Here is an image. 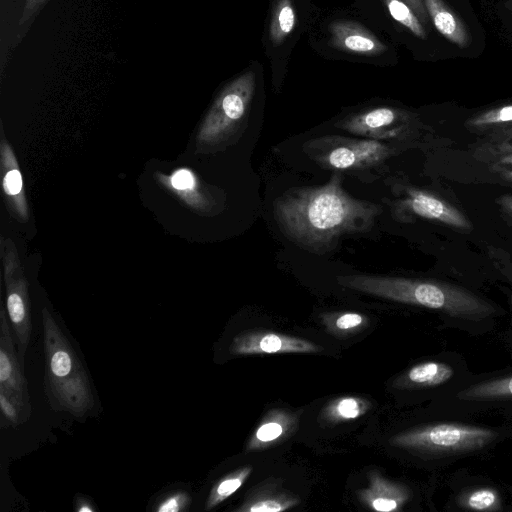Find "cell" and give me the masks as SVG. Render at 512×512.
Returning <instances> with one entry per match:
<instances>
[{
	"label": "cell",
	"mask_w": 512,
	"mask_h": 512,
	"mask_svg": "<svg viewBox=\"0 0 512 512\" xmlns=\"http://www.w3.org/2000/svg\"><path fill=\"white\" fill-rule=\"evenodd\" d=\"M313 148L318 150L314 154L318 162L338 170L366 168L380 164L390 153L389 147L375 139L325 137L317 139Z\"/></svg>",
	"instance_id": "52a82bcc"
},
{
	"label": "cell",
	"mask_w": 512,
	"mask_h": 512,
	"mask_svg": "<svg viewBox=\"0 0 512 512\" xmlns=\"http://www.w3.org/2000/svg\"><path fill=\"white\" fill-rule=\"evenodd\" d=\"M298 503V499L285 493H264L244 502L238 512H281Z\"/></svg>",
	"instance_id": "cb8c5ba5"
},
{
	"label": "cell",
	"mask_w": 512,
	"mask_h": 512,
	"mask_svg": "<svg viewBox=\"0 0 512 512\" xmlns=\"http://www.w3.org/2000/svg\"><path fill=\"white\" fill-rule=\"evenodd\" d=\"M76 510L78 512H93L95 508L85 497H77L76 499Z\"/></svg>",
	"instance_id": "d6a6232c"
},
{
	"label": "cell",
	"mask_w": 512,
	"mask_h": 512,
	"mask_svg": "<svg viewBox=\"0 0 512 512\" xmlns=\"http://www.w3.org/2000/svg\"><path fill=\"white\" fill-rule=\"evenodd\" d=\"M498 504V495L495 490L481 488L468 495L465 505L473 510L487 511L495 509Z\"/></svg>",
	"instance_id": "4316f807"
},
{
	"label": "cell",
	"mask_w": 512,
	"mask_h": 512,
	"mask_svg": "<svg viewBox=\"0 0 512 512\" xmlns=\"http://www.w3.org/2000/svg\"><path fill=\"white\" fill-rule=\"evenodd\" d=\"M320 347L308 340L270 331H246L235 336L229 351L232 355L316 353Z\"/></svg>",
	"instance_id": "ba28073f"
},
{
	"label": "cell",
	"mask_w": 512,
	"mask_h": 512,
	"mask_svg": "<svg viewBox=\"0 0 512 512\" xmlns=\"http://www.w3.org/2000/svg\"><path fill=\"white\" fill-rule=\"evenodd\" d=\"M407 119V114L401 110L379 107L343 120L340 127L375 140L390 139L404 132Z\"/></svg>",
	"instance_id": "30bf717a"
},
{
	"label": "cell",
	"mask_w": 512,
	"mask_h": 512,
	"mask_svg": "<svg viewBox=\"0 0 512 512\" xmlns=\"http://www.w3.org/2000/svg\"><path fill=\"white\" fill-rule=\"evenodd\" d=\"M391 17L410 30L420 39L426 38V31L416 13L403 0H382Z\"/></svg>",
	"instance_id": "d4e9b609"
},
{
	"label": "cell",
	"mask_w": 512,
	"mask_h": 512,
	"mask_svg": "<svg viewBox=\"0 0 512 512\" xmlns=\"http://www.w3.org/2000/svg\"><path fill=\"white\" fill-rule=\"evenodd\" d=\"M460 397L469 400L512 398V376L470 386L460 393Z\"/></svg>",
	"instance_id": "603a6c76"
},
{
	"label": "cell",
	"mask_w": 512,
	"mask_h": 512,
	"mask_svg": "<svg viewBox=\"0 0 512 512\" xmlns=\"http://www.w3.org/2000/svg\"><path fill=\"white\" fill-rule=\"evenodd\" d=\"M251 472V466H244L221 478L212 487L205 503V510H211L229 498L243 485Z\"/></svg>",
	"instance_id": "44dd1931"
},
{
	"label": "cell",
	"mask_w": 512,
	"mask_h": 512,
	"mask_svg": "<svg viewBox=\"0 0 512 512\" xmlns=\"http://www.w3.org/2000/svg\"><path fill=\"white\" fill-rule=\"evenodd\" d=\"M502 177L508 181H512V169L500 173Z\"/></svg>",
	"instance_id": "836d02e7"
},
{
	"label": "cell",
	"mask_w": 512,
	"mask_h": 512,
	"mask_svg": "<svg viewBox=\"0 0 512 512\" xmlns=\"http://www.w3.org/2000/svg\"><path fill=\"white\" fill-rule=\"evenodd\" d=\"M1 172L2 186L7 205L19 221L28 220V206L25 197L22 174L16 156L7 142L1 127Z\"/></svg>",
	"instance_id": "8fae6325"
},
{
	"label": "cell",
	"mask_w": 512,
	"mask_h": 512,
	"mask_svg": "<svg viewBox=\"0 0 512 512\" xmlns=\"http://www.w3.org/2000/svg\"><path fill=\"white\" fill-rule=\"evenodd\" d=\"M408 5L413 9L418 18L422 21L426 22L427 20V11L425 8L424 0H405Z\"/></svg>",
	"instance_id": "1f68e13d"
},
{
	"label": "cell",
	"mask_w": 512,
	"mask_h": 512,
	"mask_svg": "<svg viewBox=\"0 0 512 512\" xmlns=\"http://www.w3.org/2000/svg\"><path fill=\"white\" fill-rule=\"evenodd\" d=\"M46 388L53 409L84 416L94 406L86 371L55 319L42 310Z\"/></svg>",
	"instance_id": "3957f363"
},
{
	"label": "cell",
	"mask_w": 512,
	"mask_h": 512,
	"mask_svg": "<svg viewBox=\"0 0 512 512\" xmlns=\"http://www.w3.org/2000/svg\"><path fill=\"white\" fill-rule=\"evenodd\" d=\"M296 13L291 0H278L275 4L270 25V39L274 46H279L293 31Z\"/></svg>",
	"instance_id": "7402d4cb"
},
{
	"label": "cell",
	"mask_w": 512,
	"mask_h": 512,
	"mask_svg": "<svg viewBox=\"0 0 512 512\" xmlns=\"http://www.w3.org/2000/svg\"><path fill=\"white\" fill-rule=\"evenodd\" d=\"M424 4L435 28L441 35L460 48L468 45L469 36L464 24L443 0H424Z\"/></svg>",
	"instance_id": "2e32d148"
},
{
	"label": "cell",
	"mask_w": 512,
	"mask_h": 512,
	"mask_svg": "<svg viewBox=\"0 0 512 512\" xmlns=\"http://www.w3.org/2000/svg\"><path fill=\"white\" fill-rule=\"evenodd\" d=\"M370 403L359 397H340L332 400L323 410L326 421L337 423L356 419L367 412Z\"/></svg>",
	"instance_id": "ffe728a7"
},
{
	"label": "cell",
	"mask_w": 512,
	"mask_h": 512,
	"mask_svg": "<svg viewBox=\"0 0 512 512\" xmlns=\"http://www.w3.org/2000/svg\"><path fill=\"white\" fill-rule=\"evenodd\" d=\"M362 503L380 512H391L399 510L408 499L407 490L386 478L376 471L368 475V486L362 489L359 494Z\"/></svg>",
	"instance_id": "4fadbf2b"
},
{
	"label": "cell",
	"mask_w": 512,
	"mask_h": 512,
	"mask_svg": "<svg viewBox=\"0 0 512 512\" xmlns=\"http://www.w3.org/2000/svg\"><path fill=\"white\" fill-rule=\"evenodd\" d=\"M366 321L365 317L359 313H343L335 319V326L338 330L348 331L360 327Z\"/></svg>",
	"instance_id": "4dcf8cb0"
},
{
	"label": "cell",
	"mask_w": 512,
	"mask_h": 512,
	"mask_svg": "<svg viewBox=\"0 0 512 512\" xmlns=\"http://www.w3.org/2000/svg\"><path fill=\"white\" fill-rule=\"evenodd\" d=\"M505 123H512V104L484 111L468 121L470 126L477 128L502 125Z\"/></svg>",
	"instance_id": "484cf974"
},
{
	"label": "cell",
	"mask_w": 512,
	"mask_h": 512,
	"mask_svg": "<svg viewBox=\"0 0 512 512\" xmlns=\"http://www.w3.org/2000/svg\"><path fill=\"white\" fill-rule=\"evenodd\" d=\"M51 0H24L19 26H26L34 22Z\"/></svg>",
	"instance_id": "f546056e"
},
{
	"label": "cell",
	"mask_w": 512,
	"mask_h": 512,
	"mask_svg": "<svg viewBox=\"0 0 512 512\" xmlns=\"http://www.w3.org/2000/svg\"><path fill=\"white\" fill-rule=\"evenodd\" d=\"M480 152V158L488 161L496 172L512 169V126L495 131Z\"/></svg>",
	"instance_id": "e0dca14e"
},
{
	"label": "cell",
	"mask_w": 512,
	"mask_h": 512,
	"mask_svg": "<svg viewBox=\"0 0 512 512\" xmlns=\"http://www.w3.org/2000/svg\"><path fill=\"white\" fill-rule=\"evenodd\" d=\"M338 281L349 289L400 303L441 310L456 317L480 318L495 311L484 299L447 283L359 274L340 276Z\"/></svg>",
	"instance_id": "7a4b0ae2"
},
{
	"label": "cell",
	"mask_w": 512,
	"mask_h": 512,
	"mask_svg": "<svg viewBox=\"0 0 512 512\" xmlns=\"http://www.w3.org/2000/svg\"><path fill=\"white\" fill-rule=\"evenodd\" d=\"M496 434L489 429L463 424H437L402 432L390 438V444L403 449L450 453L479 449Z\"/></svg>",
	"instance_id": "5b68a950"
},
{
	"label": "cell",
	"mask_w": 512,
	"mask_h": 512,
	"mask_svg": "<svg viewBox=\"0 0 512 512\" xmlns=\"http://www.w3.org/2000/svg\"><path fill=\"white\" fill-rule=\"evenodd\" d=\"M450 365L428 361L413 366L405 375L406 380L416 386H436L445 383L453 376Z\"/></svg>",
	"instance_id": "ac0fdd59"
},
{
	"label": "cell",
	"mask_w": 512,
	"mask_h": 512,
	"mask_svg": "<svg viewBox=\"0 0 512 512\" xmlns=\"http://www.w3.org/2000/svg\"><path fill=\"white\" fill-rule=\"evenodd\" d=\"M0 408L3 418L12 426H17L24 421L26 416L21 406L5 391L0 390Z\"/></svg>",
	"instance_id": "83f0119b"
},
{
	"label": "cell",
	"mask_w": 512,
	"mask_h": 512,
	"mask_svg": "<svg viewBox=\"0 0 512 512\" xmlns=\"http://www.w3.org/2000/svg\"><path fill=\"white\" fill-rule=\"evenodd\" d=\"M190 502L189 495L182 491L168 494L160 500L155 510L157 512H180L185 510Z\"/></svg>",
	"instance_id": "f1b7e54d"
},
{
	"label": "cell",
	"mask_w": 512,
	"mask_h": 512,
	"mask_svg": "<svg viewBox=\"0 0 512 512\" xmlns=\"http://www.w3.org/2000/svg\"><path fill=\"white\" fill-rule=\"evenodd\" d=\"M1 257L6 284V308L17 341L18 355L24 358L31 335L28 285L15 244L1 236Z\"/></svg>",
	"instance_id": "8992f818"
},
{
	"label": "cell",
	"mask_w": 512,
	"mask_h": 512,
	"mask_svg": "<svg viewBox=\"0 0 512 512\" xmlns=\"http://www.w3.org/2000/svg\"><path fill=\"white\" fill-rule=\"evenodd\" d=\"M159 179L190 205L198 208L205 205L204 198L197 190V180L192 171L179 169L170 177H163L160 174Z\"/></svg>",
	"instance_id": "d6986e66"
},
{
	"label": "cell",
	"mask_w": 512,
	"mask_h": 512,
	"mask_svg": "<svg viewBox=\"0 0 512 512\" xmlns=\"http://www.w3.org/2000/svg\"><path fill=\"white\" fill-rule=\"evenodd\" d=\"M0 390L9 394L28 417L30 406L27 384L17 358L4 307L0 311Z\"/></svg>",
	"instance_id": "9c48e42d"
},
{
	"label": "cell",
	"mask_w": 512,
	"mask_h": 512,
	"mask_svg": "<svg viewBox=\"0 0 512 512\" xmlns=\"http://www.w3.org/2000/svg\"><path fill=\"white\" fill-rule=\"evenodd\" d=\"M403 205L421 217L438 220L459 228H470V223L454 207L428 193L409 190Z\"/></svg>",
	"instance_id": "5bb4252c"
},
{
	"label": "cell",
	"mask_w": 512,
	"mask_h": 512,
	"mask_svg": "<svg viewBox=\"0 0 512 512\" xmlns=\"http://www.w3.org/2000/svg\"><path fill=\"white\" fill-rule=\"evenodd\" d=\"M508 207H510V208L512 209V201H510V202L508 203Z\"/></svg>",
	"instance_id": "d590c367"
},
{
	"label": "cell",
	"mask_w": 512,
	"mask_h": 512,
	"mask_svg": "<svg viewBox=\"0 0 512 512\" xmlns=\"http://www.w3.org/2000/svg\"><path fill=\"white\" fill-rule=\"evenodd\" d=\"M508 8L512 11V0L507 3Z\"/></svg>",
	"instance_id": "e575fe53"
},
{
	"label": "cell",
	"mask_w": 512,
	"mask_h": 512,
	"mask_svg": "<svg viewBox=\"0 0 512 512\" xmlns=\"http://www.w3.org/2000/svg\"><path fill=\"white\" fill-rule=\"evenodd\" d=\"M254 91L253 71L243 73L225 86L200 126L197 147H211L228 138L243 120Z\"/></svg>",
	"instance_id": "277c9868"
},
{
	"label": "cell",
	"mask_w": 512,
	"mask_h": 512,
	"mask_svg": "<svg viewBox=\"0 0 512 512\" xmlns=\"http://www.w3.org/2000/svg\"><path fill=\"white\" fill-rule=\"evenodd\" d=\"M341 175L318 187L295 188L274 203V215L282 231L306 249L323 251L346 233L369 230L381 206L347 194Z\"/></svg>",
	"instance_id": "6da1fadb"
},
{
	"label": "cell",
	"mask_w": 512,
	"mask_h": 512,
	"mask_svg": "<svg viewBox=\"0 0 512 512\" xmlns=\"http://www.w3.org/2000/svg\"><path fill=\"white\" fill-rule=\"evenodd\" d=\"M330 35V44L341 51L376 56L386 50V46L374 34L356 22H333L330 25Z\"/></svg>",
	"instance_id": "7c38bea8"
},
{
	"label": "cell",
	"mask_w": 512,
	"mask_h": 512,
	"mask_svg": "<svg viewBox=\"0 0 512 512\" xmlns=\"http://www.w3.org/2000/svg\"><path fill=\"white\" fill-rule=\"evenodd\" d=\"M297 425L294 415L282 410L270 411L256 428L248 441L246 450L254 451L268 448L289 435Z\"/></svg>",
	"instance_id": "9a60e30c"
}]
</instances>
